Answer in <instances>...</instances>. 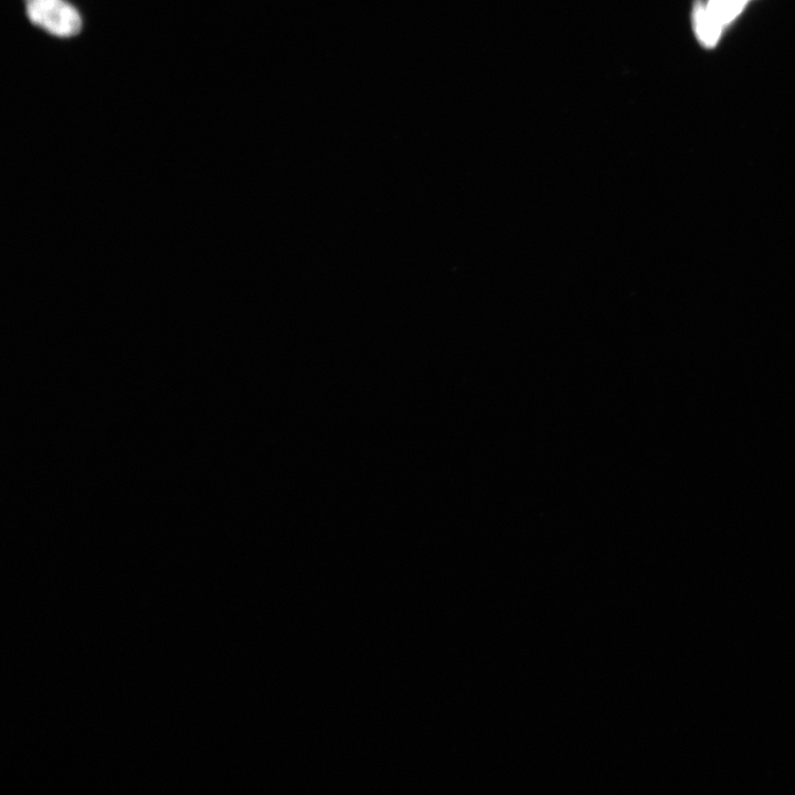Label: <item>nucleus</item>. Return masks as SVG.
I'll use <instances>...</instances> for the list:
<instances>
[{
  "mask_svg": "<svg viewBox=\"0 0 795 795\" xmlns=\"http://www.w3.org/2000/svg\"><path fill=\"white\" fill-rule=\"evenodd\" d=\"M25 5L31 23L52 36L70 38L82 29L81 15L66 0H25Z\"/></svg>",
  "mask_w": 795,
  "mask_h": 795,
  "instance_id": "obj_1",
  "label": "nucleus"
},
{
  "mask_svg": "<svg viewBox=\"0 0 795 795\" xmlns=\"http://www.w3.org/2000/svg\"><path fill=\"white\" fill-rule=\"evenodd\" d=\"M748 2L749 0H709L706 6L710 14L725 27L740 16Z\"/></svg>",
  "mask_w": 795,
  "mask_h": 795,
  "instance_id": "obj_3",
  "label": "nucleus"
},
{
  "mask_svg": "<svg viewBox=\"0 0 795 795\" xmlns=\"http://www.w3.org/2000/svg\"><path fill=\"white\" fill-rule=\"evenodd\" d=\"M693 24L696 36L707 48L715 47L722 37L724 26L710 14L706 5L698 2L693 10Z\"/></svg>",
  "mask_w": 795,
  "mask_h": 795,
  "instance_id": "obj_2",
  "label": "nucleus"
}]
</instances>
